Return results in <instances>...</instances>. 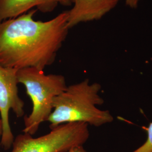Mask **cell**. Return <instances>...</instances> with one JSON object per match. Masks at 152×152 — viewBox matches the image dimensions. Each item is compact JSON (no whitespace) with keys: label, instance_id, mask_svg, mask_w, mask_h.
<instances>
[{"label":"cell","instance_id":"1","mask_svg":"<svg viewBox=\"0 0 152 152\" xmlns=\"http://www.w3.org/2000/svg\"><path fill=\"white\" fill-rule=\"evenodd\" d=\"M37 9L0 22V65L20 69L36 68L44 71L54 63L67 37L68 11L53 19H33Z\"/></svg>","mask_w":152,"mask_h":152},{"label":"cell","instance_id":"2","mask_svg":"<svg viewBox=\"0 0 152 152\" xmlns=\"http://www.w3.org/2000/svg\"><path fill=\"white\" fill-rule=\"evenodd\" d=\"M101 89L100 84L91 83L88 78L68 86L54 99L53 110L47 121L50 129L72 122H82L95 127L112 123L114 117L110 112L97 107L104 103L99 94Z\"/></svg>","mask_w":152,"mask_h":152},{"label":"cell","instance_id":"3","mask_svg":"<svg viewBox=\"0 0 152 152\" xmlns=\"http://www.w3.org/2000/svg\"><path fill=\"white\" fill-rule=\"evenodd\" d=\"M17 78L19 83L26 87L32 103L31 114L24 118L23 132L33 135L52 113L54 99L66 88V79L61 75H45L43 70L36 68L19 69Z\"/></svg>","mask_w":152,"mask_h":152},{"label":"cell","instance_id":"4","mask_svg":"<svg viewBox=\"0 0 152 152\" xmlns=\"http://www.w3.org/2000/svg\"><path fill=\"white\" fill-rule=\"evenodd\" d=\"M88 125L72 122L57 126L48 134L33 137L24 133L16 136L11 152H68L83 146L90 137Z\"/></svg>","mask_w":152,"mask_h":152},{"label":"cell","instance_id":"5","mask_svg":"<svg viewBox=\"0 0 152 152\" xmlns=\"http://www.w3.org/2000/svg\"><path fill=\"white\" fill-rule=\"evenodd\" d=\"M18 69L0 65V115L2 123L1 145L9 150L12 145L14 136L9 122V112L18 118L24 115V103L18 94Z\"/></svg>","mask_w":152,"mask_h":152},{"label":"cell","instance_id":"6","mask_svg":"<svg viewBox=\"0 0 152 152\" xmlns=\"http://www.w3.org/2000/svg\"><path fill=\"white\" fill-rule=\"evenodd\" d=\"M73 6L68 10L69 29L82 22L102 18L112 10L121 0H71Z\"/></svg>","mask_w":152,"mask_h":152},{"label":"cell","instance_id":"7","mask_svg":"<svg viewBox=\"0 0 152 152\" xmlns=\"http://www.w3.org/2000/svg\"><path fill=\"white\" fill-rule=\"evenodd\" d=\"M56 0H0V22L15 18L36 7L44 13L53 11Z\"/></svg>","mask_w":152,"mask_h":152},{"label":"cell","instance_id":"8","mask_svg":"<svg viewBox=\"0 0 152 152\" xmlns=\"http://www.w3.org/2000/svg\"><path fill=\"white\" fill-rule=\"evenodd\" d=\"M132 152H152V122L147 129V139L145 142Z\"/></svg>","mask_w":152,"mask_h":152},{"label":"cell","instance_id":"9","mask_svg":"<svg viewBox=\"0 0 152 152\" xmlns=\"http://www.w3.org/2000/svg\"><path fill=\"white\" fill-rule=\"evenodd\" d=\"M140 1V0H126V4L131 8L135 9L138 5Z\"/></svg>","mask_w":152,"mask_h":152},{"label":"cell","instance_id":"10","mask_svg":"<svg viewBox=\"0 0 152 152\" xmlns=\"http://www.w3.org/2000/svg\"><path fill=\"white\" fill-rule=\"evenodd\" d=\"M68 152H87V151L85 149L83 146H78L71 149V150Z\"/></svg>","mask_w":152,"mask_h":152},{"label":"cell","instance_id":"11","mask_svg":"<svg viewBox=\"0 0 152 152\" xmlns=\"http://www.w3.org/2000/svg\"><path fill=\"white\" fill-rule=\"evenodd\" d=\"M58 4H60L62 5L68 6L71 5L72 4V1L71 0H56Z\"/></svg>","mask_w":152,"mask_h":152},{"label":"cell","instance_id":"12","mask_svg":"<svg viewBox=\"0 0 152 152\" xmlns=\"http://www.w3.org/2000/svg\"><path fill=\"white\" fill-rule=\"evenodd\" d=\"M1 133H2V123L0 119V137L1 136Z\"/></svg>","mask_w":152,"mask_h":152}]
</instances>
